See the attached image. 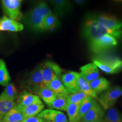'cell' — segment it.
Masks as SVG:
<instances>
[{
	"label": "cell",
	"mask_w": 122,
	"mask_h": 122,
	"mask_svg": "<svg viewBox=\"0 0 122 122\" xmlns=\"http://www.w3.org/2000/svg\"><path fill=\"white\" fill-rule=\"evenodd\" d=\"M39 100L40 99L37 95L24 91L18 97L17 103H16V106L21 109L33 104Z\"/></svg>",
	"instance_id": "obj_15"
},
{
	"label": "cell",
	"mask_w": 122,
	"mask_h": 122,
	"mask_svg": "<svg viewBox=\"0 0 122 122\" xmlns=\"http://www.w3.org/2000/svg\"><path fill=\"white\" fill-rule=\"evenodd\" d=\"M22 122H45V121H44L38 115H36L35 117L25 118Z\"/></svg>",
	"instance_id": "obj_32"
},
{
	"label": "cell",
	"mask_w": 122,
	"mask_h": 122,
	"mask_svg": "<svg viewBox=\"0 0 122 122\" xmlns=\"http://www.w3.org/2000/svg\"><path fill=\"white\" fill-rule=\"evenodd\" d=\"M38 116L45 122H68L66 115L63 112L56 110H44Z\"/></svg>",
	"instance_id": "obj_11"
},
{
	"label": "cell",
	"mask_w": 122,
	"mask_h": 122,
	"mask_svg": "<svg viewBox=\"0 0 122 122\" xmlns=\"http://www.w3.org/2000/svg\"><path fill=\"white\" fill-rule=\"evenodd\" d=\"M39 98L44 101L48 106L55 100L57 96L51 90L47 87H41L35 93Z\"/></svg>",
	"instance_id": "obj_20"
},
{
	"label": "cell",
	"mask_w": 122,
	"mask_h": 122,
	"mask_svg": "<svg viewBox=\"0 0 122 122\" xmlns=\"http://www.w3.org/2000/svg\"><path fill=\"white\" fill-rule=\"evenodd\" d=\"M43 86L47 87L50 82L56 78H59L64 70L58 65L51 61H46L41 65Z\"/></svg>",
	"instance_id": "obj_4"
},
{
	"label": "cell",
	"mask_w": 122,
	"mask_h": 122,
	"mask_svg": "<svg viewBox=\"0 0 122 122\" xmlns=\"http://www.w3.org/2000/svg\"><path fill=\"white\" fill-rule=\"evenodd\" d=\"M20 0H3L2 5L5 13L9 16V18L18 21L21 19L23 15L20 11L22 4Z\"/></svg>",
	"instance_id": "obj_7"
},
{
	"label": "cell",
	"mask_w": 122,
	"mask_h": 122,
	"mask_svg": "<svg viewBox=\"0 0 122 122\" xmlns=\"http://www.w3.org/2000/svg\"><path fill=\"white\" fill-rule=\"evenodd\" d=\"M92 89L97 94L107 91L110 86L109 81L103 77H99L89 83Z\"/></svg>",
	"instance_id": "obj_19"
},
{
	"label": "cell",
	"mask_w": 122,
	"mask_h": 122,
	"mask_svg": "<svg viewBox=\"0 0 122 122\" xmlns=\"http://www.w3.org/2000/svg\"><path fill=\"white\" fill-rule=\"evenodd\" d=\"M80 103H68L66 109L70 122H79Z\"/></svg>",
	"instance_id": "obj_23"
},
{
	"label": "cell",
	"mask_w": 122,
	"mask_h": 122,
	"mask_svg": "<svg viewBox=\"0 0 122 122\" xmlns=\"http://www.w3.org/2000/svg\"><path fill=\"white\" fill-rule=\"evenodd\" d=\"M103 122L102 120H98V121H94V122Z\"/></svg>",
	"instance_id": "obj_34"
},
{
	"label": "cell",
	"mask_w": 122,
	"mask_h": 122,
	"mask_svg": "<svg viewBox=\"0 0 122 122\" xmlns=\"http://www.w3.org/2000/svg\"><path fill=\"white\" fill-rule=\"evenodd\" d=\"M93 63L106 74H117L122 70V61L118 58H101L94 59Z\"/></svg>",
	"instance_id": "obj_3"
},
{
	"label": "cell",
	"mask_w": 122,
	"mask_h": 122,
	"mask_svg": "<svg viewBox=\"0 0 122 122\" xmlns=\"http://www.w3.org/2000/svg\"><path fill=\"white\" fill-rule=\"evenodd\" d=\"M16 106L14 101L0 96V121L9 111Z\"/></svg>",
	"instance_id": "obj_22"
},
{
	"label": "cell",
	"mask_w": 122,
	"mask_h": 122,
	"mask_svg": "<svg viewBox=\"0 0 122 122\" xmlns=\"http://www.w3.org/2000/svg\"><path fill=\"white\" fill-rule=\"evenodd\" d=\"M122 96V87L115 86L109 88L99 98L101 106L104 110L112 107L118 99Z\"/></svg>",
	"instance_id": "obj_6"
},
{
	"label": "cell",
	"mask_w": 122,
	"mask_h": 122,
	"mask_svg": "<svg viewBox=\"0 0 122 122\" xmlns=\"http://www.w3.org/2000/svg\"><path fill=\"white\" fill-rule=\"evenodd\" d=\"M44 109V105L41 100H39L33 104L21 109L24 118L32 117L39 114Z\"/></svg>",
	"instance_id": "obj_17"
},
{
	"label": "cell",
	"mask_w": 122,
	"mask_h": 122,
	"mask_svg": "<svg viewBox=\"0 0 122 122\" xmlns=\"http://www.w3.org/2000/svg\"><path fill=\"white\" fill-rule=\"evenodd\" d=\"M83 36L89 41L105 35H109L113 37L120 38L122 36V30H108L101 25L94 19H88L83 27Z\"/></svg>",
	"instance_id": "obj_1"
},
{
	"label": "cell",
	"mask_w": 122,
	"mask_h": 122,
	"mask_svg": "<svg viewBox=\"0 0 122 122\" xmlns=\"http://www.w3.org/2000/svg\"><path fill=\"white\" fill-rule=\"evenodd\" d=\"M47 88L51 90L57 97H67L71 94L65 88L59 78L55 79L50 82Z\"/></svg>",
	"instance_id": "obj_16"
},
{
	"label": "cell",
	"mask_w": 122,
	"mask_h": 122,
	"mask_svg": "<svg viewBox=\"0 0 122 122\" xmlns=\"http://www.w3.org/2000/svg\"><path fill=\"white\" fill-rule=\"evenodd\" d=\"M26 84L27 89L35 93L40 88L44 87L41 65L36 67L29 75Z\"/></svg>",
	"instance_id": "obj_8"
},
{
	"label": "cell",
	"mask_w": 122,
	"mask_h": 122,
	"mask_svg": "<svg viewBox=\"0 0 122 122\" xmlns=\"http://www.w3.org/2000/svg\"><path fill=\"white\" fill-rule=\"evenodd\" d=\"M68 105V102L67 97H57L48 106L50 109L66 111Z\"/></svg>",
	"instance_id": "obj_24"
},
{
	"label": "cell",
	"mask_w": 122,
	"mask_h": 122,
	"mask_svg": "<svg viewBox=\"0 0 122 122\" xmlns=\"http://www.w3.org/2000/svg\"><path fill=\"white\" fill-rule=\"evenodd\" d=\"M94 19L108 30H117L122 28V21L114 16L100 15Z\"/></svg>",
	"instance_id": "obj_10"
},
{
	"label": "cell",
	"mask_w": 122,
	"mask_h": 122,
	"mask_svg": "<svg viewBox=\"0 0 122 122\" xmlns=\"http://www.w3.org/2000/svg\"><path fill=\"white\" fill-rule=\"evenodd\" d=\"M80 73H79L83 78L90 83L100 77L98 68L93 63H88L81 67Z\"/></svg>",
	"instance_id": "obj_12"
},
{
	"label": "cell",
	"mask_w": 122,
	"mask_h": 122,
	"mask_svg": "<svg viewBox=\"0 0 122 122\" xmlns=\"http://www.w3.org/2000/svg\"><path fill=\"white\" fill-rule=\"evenodd\" d=\"M24 119L21 109L16 106L6 114L0 122H22Z\"/></svg>",
	"instance_id": "obj_18"
},
{
	"label": "cell",
	"mask_w": 122,
	"mask_h": 122,
	"mask_svg": "<svg viewBox=\"0 0 122 122\" xmlns=\"http://www.w3.org/2000/svg\"><path fill=\"white\" fill-rule=\"evenodd\" d=\"M79 73L74 71H69L62 76L61 81L70 93H74L79 91Z\"/></svg>",
	"instance_id": "obj_9"
},
{
	"label": "cell",
	"mask_w": 122,
	"mask_h": 122,
	"mask_svg": "<svg viewBox=\"0 0 122 122\" xmlns=\"http://www.w3.org/2000/svg\"><path fill=\"white\" fill-rule=\"evenodd\" d=\"M58 20L56 15L51 14L46 16L42 24V30H51L57 25Z\"/></svg>",
	"instance_id": "obj_30"
},
{
	"label": "cell",
	"mask_w": 122,
	"mask_h": 122,
	"mask_svg": "<svg viewBox=\"0 0 122 122\" xmlns=\"http://www.w3.org/2000/svg\"><path fill=\"white\" fill-rule=\"evenodd\" d=\"M89 97L80 91H78L74 93H71L67 97L68 103H80L85 98Z\"/></svg>",
	"instance_id": "obj_31"
},
{
	"label": "cell",
	"mask_w": 122,
	"mask_h": 122,
	"mask_svg": "<svg viewBox=\"0 0 122 122\" xmlns=\"http://www.w3.org/2000/svg\"><path fill=\"white\" fill-rule=\"evenodd\" d=\"M104 115L105 112L103 109L96 101L80 121L81 122H92L102 120Z\"/></svg>",
	"instance_id": "obj_13"
},
{
	"label": "cell",
	"mask_w": 122,
	"mask_h": 122,
	"mask_svg": "<svg viewBox=\"0 0 122 122\" xmlns=\"http://www.w3.org/2000/svg\"><path fill=\"white\" fill-rule=\"evenodd\" d=\"M10 81V76L5 61L0 59V84L6 86Z\"/></svg>",
	"instance_id": "obj_28"
},
{
	"label": "cell",
	"mask_w": 122,
	"mask_h": 122,
	"mask_svg": "<svg viewBox=\"0 0 122 122\" xmlns=\"http://www.w3.org/2000/svg\"><path fill=\"white\" fill-rule=\"evenodd\" d=\"M75 2L77 3V4H83V3L84 2L83 1H76Z\"/></svg>",
	"instance_id": "obj_33"
},
{
	"label": "cell",
	"mask_w": 122,
	"mask_h": 122,
	"mask_svg": "<svg viewBox=\"0 0 122 122\" xmlns=\"http://www.w3.org/2000/svg\"><path fill=\"white\" fill-rule=\"evenodd\" d=\"M23 25L18 21L10 19L6 16L0 19V30L9 32H20L23 30Z\"/></svg>",
	"instance_id": "obj_14"
},
{
	"label": "cell",
	"mask_w": 122,
	"mask_h": 122,
	"mask_svg": "<svg viewBox=\"0 0 122 122\" xmlns=\"http://www.w3.org/2000/svg\"><path fill=\"white\" fill-rule=\"evenodd\" d=\"M95 102L96 101L94 100V99L91 97H86L81 102L80 107H79V119H80V121L92 107Z\"/></svg>",
	"instance_id": "obj_27"
},
{
	"label": "cell",
	"mask_w": 122,
	"mask_h": 122,
	"mask_svg": "<svg viewBox=\"0 0 122 122\" xmlns=\"http://www.w3.org/2000/svg\"><path fill=\"white\" fill-rule=\"evenodd\" d=\"M103 122H122V114L114 107L107 110Z\"/></svg>",
	"instance_id": "obj_21"
},
{
	"label": "cell",
	"mask_w": 122,
	"mask_h": 122,
	"mask_svg": "<svg viewBox=\"0 0 122 122\" xmlns=\"http://www.w3.org/2000/svg\"><path fill=\"white\" fill-rule=\"evenodd\" d=\"M51 14L52 12L45 3H40L27 15V24L32 30L42 31L44 19Z\"/></svg>",
	"instance_id": "obj_2"
},
{
	"label": "cell",
	"mask_w": 122,
	"mask_h": 122,
	"mask_svg": "<svg viewBox=\"0 0 122 122\" xmlns=\"http://www.w3.org/2000/svg\"><path fill=\"white\" fill-rule=\"evenodd\" d=\"M17 95L18 92L15 85L13 83H10L6 86L5 89L0 96L8 99L9 100L14 101V100L17 97Z\"/></svg>",
	"instance_id": "obj_29"
},
{
	"label": "cell",
	"mask_w": 122,
	"mask_h": 122,
	"mask_svg": "<svg viewBox=\"0 0 122 122\" xmlns=\"http://www.w3.org/2000/svg\"><path fill=\"white\" fill-rule=\"evenodd\" d=\"M78 87L79 91L84 93L85 94H86L89 97H92V98L97 97V94L92 89L89 83L84 80L81 76L80 74H79V76L78 77Z\"/></svg>",
	"instance_id": "obj_26"
},
{
	"label": "cell",
	"mask_w": 122,
	"mask_h": 122,
	"mask_svg": "<svg viewBox=\"0 0 122 122\" xmlns=\"http://www.w3.org/2000/svg\"><path fill=\"white\" fill-rule=\"evenodd\" d=\"M118 44L117 39L109 35H105L89 41V47L95 53H101L112 48Z\"/></svg>",
	"instance_id": "obj_5"
},
{
	"label": "cell",
	"mask_w": 122,
	"mask_h": 122,
	"mask_svg": "<svg viewBox=\"0 0 122 122\" xmlns=\"http://www.w3.org/2000/svg\"><path fill=\"white\" fill-rule=\"evenodd\" d=\"M50 3L53 5L56 11L61 15H63L67 12L69 11L71 7L70 2L68 1L54 0L50 1Z\"/></svg>",
	"instance_id": "obj_25"
}]
</instances>
